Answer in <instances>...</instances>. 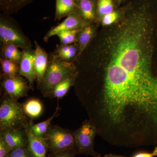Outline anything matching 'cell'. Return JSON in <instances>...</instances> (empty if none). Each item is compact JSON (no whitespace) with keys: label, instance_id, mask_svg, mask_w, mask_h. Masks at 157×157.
<instances>
[{"label":"cell","instance_id":"8fae6325","mask_svg":"<svg viewBox=\"0 0 157 157\" xmlns=\"http://www.w3.org/2000/svg\"><path fill=\"white\" fill-rule=\"evenodd\" d=\"M25 131L28 136L27 148L30 157H47L48 148L44 138L37 137L33 135L29 129L28 126L25 128Z\"/></svg>","mask_w":157,"mask_h":157},{"label":"cell","instance_id":"d6986e66","mask_svg":"<svg viewBox=\"0 0 157 157\" xmlns=\"http://www.w3.org/2000/svg\"><path fill=\"white\" fill-rule=\"evenodd\" d=\"M33 0H0V9L6 14H13L30 4Z\"/></svg>","mask_w":157,"mask_h":157},{"label":"cell","instance_id":"484cf974","mask_svg":"<svg viewBox=\"0 0 157 157\" xmlns=\"http://www.w3.org/2000/svg\"><path fill=\"white\" fill-rule=\"evenodd\" d=\"M9 157H30L27 147H20L10 152Z\"/></svg>","mask_w":157,"mask_h":157},{"label":"cell","instance_id":"1f68e13d","mask_svg":"<svg viewBox=\"0 0 157 157\" xmlns=\"http://www.w3.org/2000/svg\"><path fill=\"white\" fill-rule=\"evenodd\" d=\"M79 1H80V0H75V1L76 2V3L77 2H78Z\"/></svg>","mask_w":157,"mask_h":157},{"label":"cell","instance_id":"5bb4252c","mask_svg":"<svg viewBox=\"0 0 157 157\" xmlns=\"http://www.w3.org/2000/svg\"><path fill=\"white\" fill-rule=\"evenodd\" d=\"M95 34V27L92 25H90L89 24H88L80 29L79 33L77 34V42L78 43L77 45L78 52L75 59L80 56L87 48L90 42L92 41Z\"/></svg>","mask_w":157,"mask_h":157},{"label":"cell","instance_id":"7a4b0ae2","mask_svg":"<svg viewBox=\"0 0 157 157\" xmlns=\"http://www.w3.org/2000/svg\"><path fill=\"white\" fill-rule=\"evenodd\" d=\"M31 121L26 115L22 103L4 95L0 104V132L25 129Z\"/></svg>","mask_w":157,"mask_h":157},{"label":"cell","instance_id":"603a6c76","mask_svg":"<svg viewBox=\"0 0 157 157\" xmlns=\"http://www.w3.org/2000/svg\"><path fill=\"white\" fill-rule=\"evenodd\" d=\"M81 29L63 31L57 36L59 37L62 45H71L77 42V34Z\"/></svg>","mask_w":157,"mask_h":157},{"label":"cell","instance_id":"d4e9b609","mask_svg":"<svg viewBox=\"0 0 157 157\" xmlns=\"http://www.w3.org/2000/svg\"><path fill=\"white\" fill-rule=\"evenodd\" d=\"M78 153L73 150H67L55 152H49L47 157H75Z\"/></svg>","mask_w":157,"mask_h":157},{"label":"cell","instance_id":"83f0119b","mask_svg":"<svg viewBox=\"0 0 157 157\" xmlns=\"http://www.w3.org/2000/svg\"><path fill=\"white\" fill-rule=\"evenodd\" d=\"M154 157L152 153L141 152L134 155L132 157Z\"/></svg>","mask_w":157,"mask_h":157},{"label":"cell","instance_id":"3957f363","mask_svg":"<svg viewBox=\"0 0 157 157\" xmlns=\"http://www.w3.org/2000/svg\"><path fill=\"white\" fill-rule=\"evenodd\" d=\"M76 72V68L73 62L63 60L56 55L48 61L42 82L38 86L43 96L57 84Z\"/></svg>","mask_w":157,"mask_h":157},{"label":"cell","instance_id":"ba28073f","mask_svg":"<svg viewBox=\"0 0 157 157\" xmlns=\"http://www.w3.org/2000/svg\"><path fill=\"white\" fill-rule=\"evenodd\" d=\"M88 24L89 23L82 19L78 10H76L68 16L60 24L50 29L45 35L44 40L47 42L50 37L56 36L61 32L82 29Z\"/></svg>","mask_w":157,"mask_h":157},{"label":"cell","instance_id":"9a60e30c","mask_svg":"<svg viewBox=\"0 0 157 157\" xmlns=\"http://www.w3.org/2000/svg\"><path fill=\"white\" fill-rule=\"evenodd\" d=\"M97 2L98 0H80L76 2L78 13L86 22L89 23L95 19Z\"/></svg>","mask_w":157,"mask_h":157},{"label":"cell","instance_id":"f1b7e54d","mask_svg":"<svg viewBox=\"0 0 157 157\" xmlns=\"http://www.w3.org/2000/svg\"><path fill=\"white\" fill-rule=\"evenodd\" d=\"M101 157H127L125 156H123L118 155H116L114 154H108L105 155L104 156Z\"/></svg>","mask_w":157,"mask_h":157},{"label":"cell","instance_id":"2e32d148","mask_svg":"<svg viewBox=\"0 0 157 157\" xmlns=\"http://www.w3.org/2000/svg\"><path fill=\"white\" fill-rule=\"evenodd\" d=\"M60 110V107L59 104H57L56 109L53 114L46 120L36 124L34 123L33 121H31L28 128L32 134L36 137L43 138L51 125L52 121L54 119L58 116L59 114V113Z\"/></svg>","mask_w":157,"mask_h":157},{"label":"cell","instance_id":"277c9868","mask_svg":"<svg viewBox=\"0 0 157 157\" xmlns=\"http://www.w3.org/2000/svg\"><path fill=\"white\" fill-rule=\"evenodd\" d=\"M49 152L73 150L78 153L74 132L58 125H51L44 135Z\"/></svg>","mask_w":157,"mask_h":157},{"label":"cell","instance_id":"ffe728a7","mask_svg":"<svg viewBox=\"0 0 157 157\" xmlns=\"http://www.w3.org/2000/svg\"><path fill=\"white\" fill-rule=\"evenodd\" d=\"M15 45L10 44L3 45L2 52V58L8 59L19 63L22 52Z\"/></svg>","mask_w":157,"mask_h":157},{"label":"cell","instance_id":"cb8c5ba5","mask_svg":"<svg viewBox=\"0 0 157 157\" xmlns=\"http://www.w3.org/2000/svg\"><path fill=\"white\" fill-rule=\"evenodd\" d=\"M123 11V8L118 10H114L111 13L104 15L101 19L102 25L104 26L112 25L120 17Z\"/></svg>","mask_w":157,"mask_h":157},{"label":"cell","instance_id":"44dd1931","mask_svg":"<svg viewBox=\"0 0 157 157\" xmlns=\"http://www.w3.org/2000/svg\"><path fill=\"white\" fill-rule=\"evenodd\" d=\"M1 64L2 66L3 75L8 76H14L19 73V66L16 62L8 59L1 58Z\"/></svg>","mask_w":157,"mask_h":157},{"label":"cell","instance_id":"e0dca14e","mask_svg":"<svg viewBox=\"0 0 157 157\" xmlns=\"http://www.w3.org/2000/svg\"><path fill=\"white\" fill-rule=\"evenodd\" d=\"M23 107L26 115L32 120L40 117L43 112L42 103L37 98L29 99L23 104Z\"/></svg>","mask_w":157,"mask_h":157},{"label":"cell","instance_id":"f546056e","mask_svg":"<svg viewBox=\"0 0 157 157\" xmlns=\"http://www.w3.org/2000/svg\"><path fill=\"white\" fill-rule=\"evenodd\" d=\"M154 156H157V146L155 147L153 151L152 152Z\"/></svg>","mask_w":157,"mask_h":157},{"label":"cell","instance_id":"30bf717a","mask_svg":"<svg viewBox=\"0 0 157 157\" xmlns=\"http://www.w3.org/2000/svg\"><path fill=\"white\" fill-rule=\"evenodd\" d=\"M0 137L5 140L11 151L27 146L28 136L25 129H11L1 131Z\"/></svg>","mask_w":157,"mask_h":157},{"label":"cell","instance_id":"ac0fdd59","mask_svg":"<svg viewBox=\"0 0 157 157\" xmlns=\"http://www.w3.org/2000/svg\"><path fill=\"white\" fill-rule=\"evenodd\" d=\"M55 16L57 19H60L69 16L76 10L77 5L75 0H56Z\"/></svg>","mask_w":157,"mask_h":157},{"label":"cell","instance_id":"9c48e42d","mask_svg":"<svg viewBox=\"0 0 157 157\" xmlns=\"http://www.w3.org/2000/svg\"><path fill=\"white\" fill-rule=\"evenodd\" d=\"M35 60V50L29 49L23 51L22 57L19 63V74L28 80L32 89L34 82L36 80Z\"/></svg>","mask_w":157,"mask_h":157},{"label":"cell","instance_id":"5b68a950","mask_svg":"<svg viewBox=\"0 0 157 157\" xmlns=\"http://www.w3.org/2000/svg\"><path fill=\"white\" fill-rule=\"evenodd\" d=\"M76 139L78 154H85L93 157H101V155L95 151L94 141L98 130L89 119L82 122L81 126L73 132Z\"/></svg>","mask_w":157,"mask_h":157},{"label":"cell","instance_id":"4fadbf2b","mask_svg":"<svg viewBox=\"0 0 157 157\" xmlns=\"http://www.w3.org/2000/svg\"><path fill=\"white\" fill-rule=\"evenodd\" d=\"M77 71L76 73L65 78L57 84L52 89L43 96L50 99H62L67 94L70 88L74 86Z\"/></svg>","mask_w":157,"mask_h":157},{"label":"cell","instance_id":"8992f818","mask_svg":"<svg viewBox=\"0 0 157 157\" xmlns=\"http://www.w3.org/2000/svg\"><path fill=\"white\" fill-rule=\"evenodd\" d=\"M0 39L3 45L10 44L23 50L32 49V44L28 38L2 15L0 18Z\"/></svg>","mask_w":157,"mask_h":157},{"label":"cell","instance_id":"6da1fadb","mask_svg":"<svg viewBox=\"0 0 157 157\" xmlns=\"http://www.w3.org/2000/svg\"><path fill=\"white\" fill-rule=\"evenodd\" d=\"M157 21L125 11L75 63V94L104 140L141 144L157 138Z\"/></svg>","mask_w":157,"mask_h":157},{"label":"cell","instance_id":"4dcf8cb0","mask_svg":"<svg viewBox=\"0 0 157 157\" xmlns=\"http://www.w3.org/2000/svg\"><path fill=\"white\" fill-rule=\"evenodd\" d=\"M123 0H117V2L119 4H120L121 2Z\"/></svg>","mask_w":157,"mask_h":157},{"label":"cell","instance_id":"7c38bea8","mask_svg":"<svg viewBox=\"0 0 157 157\" xmlns=\"http://www.w3.org/2000/svg\"><path fill=\"white\" fill-rule=\"evenodd\" d=\"M35 70L38 86L42 82L48 65V56L46 52L35 41Z\"/></svg>","mask_w":157,"mask_h":157},{"label":"cell","instance_id":"7402d4cb","mask_svg":"<svg viewBox=\"0 0 157 157\" xmlns=\"http://www.w3.org/2000/svg\"><path fill=\"white\" fill-rule=\"evenodd\" d=\"M114 5L113 0H98L97 15L99 19L106 14L114 11Z\"/></svg>","mask_w":157,"mask_h":157},{"label":"cell","instance_id":"4316f807","mask_svg":"<svg viewBox=\"0 0 157 157\" xmlns=\"http://www.w3.org/2000/svg\"><path fill=\"white\" fill-rule=\"evenodd\" d=\"M11 151V149L8 144L0 137V157H9Z\"/></svg>","mask_w":157,"mask_h":157},{"label":"cell","instance_id":"52a82bcc","mask_svg":"<svg viewBox=\"0 0 157 157\" xmlns=\"http://www.w3.org/2000/svg\"><path fill=\"white\" fill-rule=\"evenodd\" d=\"M3 76L2 84L4 95L17 101L28 96L30 87L22 76L19 74L14 76Z\"/></svg>","mask_w":157,"mask_h":157}]
</instances>
